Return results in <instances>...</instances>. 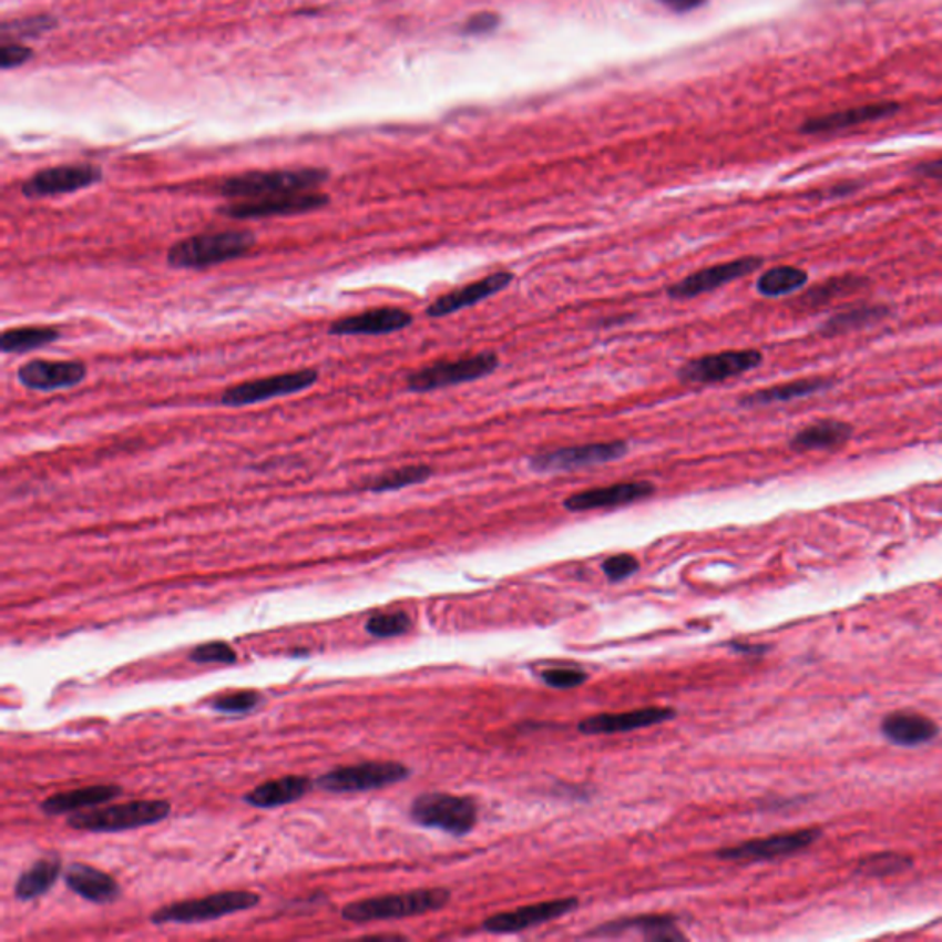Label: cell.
I'll return each mask as SVG.
<instances>
[{
	"label": "cell",
	"instance_id": "cell-19",
	"mask_svg": "<svg viewBox=\"0 0 942 942\" xmlns=\"http://www.w3.org/2000/svg\"><path fill=\"white\" fill-rule=\"evenodd\" d=\"M412 322L414 317L407 309L383 306L334 320L328 326V336H389L406 330Z\"/></svg>",
	"mask_w": 942,
	"mask_h": 942
},
{
	"label": "cell",
	"instance_id": "cell-18",
	"mask_svg": "<svg viewBox=\"0 0 942 942\" xmlns=\"http://www.w3.org/2000/svg\"><path fill=\"white\" fill-rule=\"evenodd\" d=\"M821 830L805 829L785 835L769 836L762 840L746 841L740 846L726 847L716 852L720 860H775L782 856L796 854L819 840Z\"/></svg>",
	"mask_w": 942,
	"mask_h": 942
},
{
	"label": "cell",
	"instance_id": "cell-36",
	"mask_svg": "<svg viewBox=\"0 0 942 942\" xmlns=\"http://www.w3.org/2000/svg\"><path fill=\"white\" fill-rule=\"evenodd\" d=\"M412 628V618L406 612H387L378 613L365 624L367 634L378 639H389V637H398L406 635Z\"/></svg>",
	"mask_w": 942,
	"mask_h": 942
},
{
	"label": "cell",
	"instance_id": "cell-2",
	"mask_svg": "<svg viewBox=\"0 0 942 942\" xmlns=\"http://www.w3.org/2000/svg\"><path fill=\"white\" fill-rule=\"evenodd\" d=\"M330 177L328 170L293 168L247 172L222 181L217 192L228 199H260L272 195L314 192Z\"/></svg>",
	"mask_w": 942,
	"mask_h": 942
},
{
	"label": "cell",
	"instance_id": "cell-9",
	"mask_svg": "<svg viewBox=\"0 0 942 942\" xmlns=\"http://www.w3.org/2000/svg\"><path fill=\"white\" fill-rule=\"evenodd\" d=\"M629 446L624 440L590 442V444L567 446L559 450L542 451L529 457V468L534 473H565V471L585 470L604 467L628 455Z\"/></svg>",
	"mask_w": 942,
	"mask_h": 942
},
{
	"label": "cell",
	"instance_id": "cell-25",
	"mask_svg": "<svg viewBox=\"0 0 942 942\" xmlns=\"http://www.w3.org/2000/svg\"><path fill=\"white\" fill-rule=\"evenodd\" d=\"M122 786L94 785L83 786L78 790L60 791L44 799L39 808L47 816H61V813L82 812L83 808H98L111 802L122 793Z\"/></svg>",
	"mask_w": 942,
	"mask_h": 942
},
{
	"label": "cell",
	"instance_id": "cell-22",
	"mask_svg": "<svg viewBox=\"0 0 942 942\" xmlns=\"http://www.w3.org/2000/svg\"><path fill=\"white\" fill-rule=\"evenodd\" d=\"M899 109V105L894 102L869 103V105L846 109V111H836V113L807 120L801 125V131L802 133H807V135L836 133V131L849 130V127H856V125L867 124V122L888 119L891 114L897 113Z\"/></svg>",
	"mask_w": 942,
	"mask_h": 942
},
{
	"label": "cell",
	"instance_id": "cell-6",
	"mask_svg": "<svg viewBox=\"0 0 942 942\" xmlns=\"http://www.w3.org/2000/svg\"><path fill=\"white\" fill-rule=\"evenodd\" d=\"M260 904V894L253 891H219L203 899L185 900L158 908L152 915L153 924H197L211 922L239 911L253 910Z\"/></svg>",
	"mask_w": 942,
	"mask_h": 942
},
{
	"label": "cell",
	"instance_id": "cell-40",
	"mask_svg": "<svg viewBox=\"0 0 942 942\" xmlns=\"http://www.w3.org/2000/svg\"><path fill=\"white\" fill-rule=\"evenodd\" d=\"M542 679L549 687L559 688V690H569L576 688L587 682V674L580 668L573 666H556L542 672Z\"/></svg>",
	"mask_w": 942,
	"mask_h": 942
},
{
	"label": "cell",
	"instance_id": "cell-15",
	"mask_svg": "<svg viewBox=\"0 0 942 942\" xmlns=\"http://www.w3.org/2000/svg\"><path fill=\"white\" fill-rule=\"evenodd\" d=\"M578 905L580 900L576 897L537 902V904L523 905L518 910L503 911L498 915L488 917L487 921L482 922L481 928L484 932L495 933V935L525 932L531 928L542 926L547 922L562 919V917L573 913L574 910H578Z\"/></svg>",
	"mask_w": 942,
	"mask_h": 942
},
{
	"label": "cell",
	"instance_id": "cell-35",
	"mask_svg": "<svg viewBox=\"0 0 942 942\" xmlns=\"http://www.w3.org/2000/svg\"><path fill=\"white\" fill-rule=\"evenodd\" d=\"M863 286H867L866 278L852 277V275L830 278L827 283L818 284V286L812 287V289H808V291L799 298V304H801L802 308H821V306H827V304L832 303V300L849 297L852 293L860 291V289H863Z\"/></svg>",
	"mask_w": 942,
	"mask_h": 942
},
{
	"label": "cell",
	"instance_id": "cell-28",
	"mask_svg": "<svg viewBox=\"0 0 942 942\" xmlns=\"http://www.w3.org/2000/svg\"><path fill=\"white\" fill-rule=\"evenodd\" d=\"M852 437V426L841 420H819V422L807 426L791 437L790 450L799 451H832L846 446Z\"/></svg>",
	"mask_w": 942,
	"mask_h": 942
},
{
	"label": "cell",
	"instance_id": "cell-39",
	"mask_svg": "<svg viewBox=\"0 0 942 942\" xmlns=\"http://www.w3.org/2000/svg\"><path fill=\"white\" fill-rule=\"evenodd\" d=\"M262 696L256 690H239V693L223 694L212 699V709L219 713H228V715H242L255 709L256 705L260 704Z\"/></svg>",
	"mask_w": 942,
	"mask_h": 942
},
{
	"label": "cell",
	"instance_id": "cell-30",
	"mask_svg": "<svg viewBox=\"0 0 942 942\" xmlns=\"http://www.w3.org/2000/svg\"><path fill=\"white\" fill-rule=\"evenodd\" d=\"M60 874L61 860L58 856L41 858V860L28 867L27 871L22 872L19 880H17L13 893L22 902L39 899V897H43V894L49 893L50 889L54 888Z\"/></svg>",
	"mask_w": 942,
	"mask_h": 942
},
{
	"label": "cell",
	"instance_id": "cell-41",
	"mask_svg": "<svg viewBox=\"0 0 942 942\" xmlns=\"http://www.w3.org/2000/svg\"><path fill=\"white\" fill-rule=\"evenodd\" d=\"M639 560L635 559L634 554H615L602 562V571L606 574L610 582H623L629 578L632 574L639 571Z\"/></svg>",
	"mask_w": 942,
	"mask_h": 942
},
{
	"label": "cell",
	"instance_id": "cell-34",
	"mask_svg": "<svg viewBox=\"0 0 942 942\" xmlns=\"http://www.w3.org/2000/svg\"><path fill=\"white\" fill-rule=\"evenodd\" d=\"M808 284V273L801 267L777 266L762 273L757 280V291L762 297H786Z\"/></svg>",
	"mask_w": 942,
	"mask_h": 942
},
{
	"label": "cell",
	"instance_id": "cell-24",
	"mask_svg": "<svg viewBox=\"0 0 942 942\" xmlns=\"http://www.w3.org/2000/svg\"><path fill=\"white\" fill-rule=\"evenodd\" d=\"M314 788V780L306 775H286L280 779L266 780L256 786L255 790L245 793L244 801L250 807L272 808L286 807L303 799Z\"/></svg>",
	"mask_w": 942,
	"mask_h": 942
},
{
	"label": "cell",
	"instance_id": "cell-12",
	"mask_svg": "<svg viewBox=\"0 0 942 942\" xmlns=\"http://www.w3.org/2000/svg\"><path fill=\"white\" fill-rule=\"evenodd\" d=\"M330 203V197L320 192H298V194L272 195L260 199H239L236 203L219 206L217 212L231 219H264L275 216H298L306 212L319 211Z\"/></svg>",
	"mask_w": 942,
	"mask_h": 942
},
{
	"label": "cell",
	"instance_id": "cell-29",
	"mask_svg": "<svg viewBox=\"0 0 942 942\" xmlns=\"http://www.w3.org/2000/svg\"><path fill=\"white\" fill-rule=\"evenodd\" d=\"M643 932L646 939L652 941H674L685 939L683 933L677 932L676 917L670 915H646L634 917V919H621V921L607 922L591 932V935H617V933Z\"/></svg>",
	"mask_w": 942,
	"mask_h": 942
},
{
	"label": "cell",
	"instance_id": "cell-10",
	"mask_svg": "<svg viewBox=\"0 0 942 942\" xmlns=\"http://www.w3.org/2000/svg\"><path fill=\"white\" fill-rule=\"evenodd\" d=\"M317 381H319V370L317 369L289 370V372H283V375L250 379V381H244V383L233 385V387L223 390L217 401L223 407L256 406L262 401L298 395L303 390L311 389Z\"/></svg>",
	"mask_w": 942,
	"mask_h": 942
},
{
	"label": "cell",
	"instance_id": "cell-33",
	"mask_svg": "<svg viewBox=\"0 0 942 942\" xmlns=\"http://www.w3.org/2000/svg\"><path fill=\"white\" fill-rule=\"evenodd\" d=\"M888 315L889 309L885 306H856V308L846 309V311H840L835 317H830L819 328V334L825 337L843 336L849 331L877 325L878 320L885 319Z\"/></svg>",
	"mask_w": 942,
	"mask_h": 942
},
{
	"label": "cell",
	"instance_id": "cell-8",
	"mask_svg": "<svg viewBox=\"0 0 942 942\" xmlns=\"http://www.w3.org/2000/svg\"><path fill=\"white\" fill-rule=\"evenodd\" d=\"M411 775L406 764L392 760H370V762L342 766L320 775L315 785L320 790L331 793H364V791L381 790L387 786L398 785Z\"/></svg>",
	"mask_w": 942,
	"mask_h": 942
},
{
	"label": "cell",
	"instance_id": "cell-42",
	"mask_svg": "<svg viewBox=\"0 0 942 942\" xmlns=\"http://www.w3.org/2000/svg\"><path fill=\"white\" fill-rule=\"evenodd\" d=\"M54 27V21L47 16L39 17H28V19H21V21L6 22L2 30H4V35H19V38H33V35H39V33L47 32L50 28Z\"/></svg>",
	"mask_w": 942,
	"mask_h": 942
},
{
	"label": "cell",
	"instance_id": "cell-20",
	"mask_svg": "<svg viewBox=\"0 0 942 942\" xmlns=\"http://www.w3.org/2000/svg\"><path fill=\"white\" fill-rule=\"evenodd\" d=\"M514 280V273H492V275H488V277L481 278L477 283L459 287V289H453V291L446 293L442 297L437 298L434 303L429 304L426 315L431 317V319H442V317L459 314L462 309L477 306L482 300L503 293L504 289H509L512 286Z\"/></svg>",
	"mask_w": 942,
	"mask_h": 942
},
{
	"label": "cell",
	"instance_id": "cell-47",
	"mask_svg": "<svg viewBox=\"0 0 942 942\" xmlns=\"http://www.w3.org/2000/svg\"><path fill=\"white\" fill-rule=\"evenodd\" d=\"M733 651L743 652V654H762L766 652V646L757 645H740V643H731Z\"/></svg>",
	"mask_w": 942,
	"mask_h": 942
},
{
	"label": "cell",
	"instance_id": "cell-13",
	"mask_svg": "<svg viewBox=\"0 0 942 942\" xmlns=\"http://www.w3.org/2000/svg\"><path fill=\"white\" fill-rule=\"evenodd\" d=\"M102 170L93 164H61L41 170L22 183V195L27 199H43L55 195L74 194L102 181Z\"/></svg>",
	"mask_w": 942,
	"mask_h": 942
},
{
	"label": "cell",
	"instance_id": "cell-7",
	"mask_svg": "<svg viewBox=\"0 0 942 942\" xmlns=\"http://www.w3.org/2000/svg\"><path fill=\"white\" fill-rule=\"evenodd\" d=\"M409 816L420 827L461 838L475 829L479 808L471 797L423 793L412 801Z\"/></svg>",
	"mask_w": 942,
	"mask_h": 942
},
{
	"label": "cell",
	"instance_id": "cell-16",
	"mask_svg": "<svg viewBox=\"0 0 942 942\" xmlns=\"http://www.w3.org/2000/svg\"><path fill=\"white\" fill-rule=\"evenodd\" d=\"M17 379L22 387L35 392H55L74 389L88 379V367L82 361H54V359H32L17 370Z\"/></svg>",
	"mask_w": 942,
	"mask_h": 942
},
{
	"label": "cell",
	"instance_id": "cell-14",
	"mask_svg": "<svg viewBox=\"0 0 942 942\" xmlns=\"http://www.w3.org/2000/svg\"><path fill=\"white\" fill-rule=\"evenodd\" d=\"M762 266L764 260L758 256H746V258H738V260L716 264V266L705 267V269H699V272L682 278L679 283L672 284L666 289V295L672 300H690V298L699 297L705 293L716 291L726 284L735 283L738 278L748 277Z\"/></svg>",
	"mask_w": 942,
	"mask_h": 942
},
{
	"label": "cell",
	"instance_id": "cell-27",
	"mask_svg": "<svg viewBox=\"0 0 942 942\" xmlns=\"http://www.w3.org/2000/svg\"><path fill=\"white\" fill-rule=\"evenodd\" d=\"M835 379L829 378H802L788 383L774 385L766 389H758L749 395H744L738 398L740 407H766L774 403H785V401L801 400L807 396L818 395L823 390L830 389L835 385Z\"/></svg>",
	"mask_w": 942,
	"mask_h": 942
},
{
	"label": "cell",
	"instance_id": "cell-44",
	"mask_svg": "<svg viewBox=\"0 0 942 942\" xmlns=\"http://www.w3.org/2000/svg\"><path fill=\"white\" fill-rule=\"evenodd\" d=\"M32 50L28 49V47H22V44L16 43H4L2 44V52H0L2 69L21 66L22 63H27V61L32 58Z\"/></svg>",
	"mask_w": 942,
	"mask_h": 942
},
{
	"label": "cell",
	"instance_id": "cell-45",
	"mask_svg": "<svg viewBox=\"0 0 942 942\" xmlns=\"http://www.w3.org/2000/svg\"><path fill=\"white\" fill-rule=\"evenodd\" d=\"M659 2L676 13H687L705 4V0H659Z\"/></svg>",
	"mask_w": 942,
	"mask_h": 942
},
{
	"label": "cell",
	"instance_id": "cell-11",
	"mask_svg": "<svg viewBox=\"0 0 942 942\" xmlns=\"http://www.w3.org/2000/svg\"><path fill=\"white\" fill-rule=\"evenodd\" d=\"M764 356L760 350H724V352L707 354L694 358L677 369V379L687 385L721 383L727 379L751 372L760 367Z\"/></svg>",
	"mask_w": 942,
	"mask_h": 942
},
{
	"label": "cell",
	"instance_id": "cell-26",
	"mask_svg": "<svg viewBox=\"0 0 942 942\" xmlns=\"http://www.w3.org/2000/svg\"><path fill=\"white\" fill-rule=\"evenodd\" d=\"M882 735L897 746H922L932 743L939 735V727L932 718L917 713H893L882 721Z\"/></svg>",
	"mask_w": 942,
	"mask_h": 942
},
{
	"label": "cell",
	"instance_id": "cell-3",
	"mask_svg": "<svg viewBox=\"0 0 942 942\" xmlns=\"http://www.w3.org/2000/svg\"><path fill=\"white\" fill-rule=\"evenodd\" d=\"M451 893L444 888L414 889L406 893L383 894L375 899L359 900L345 905L341 917L345 921L364 922L395 921L407 917L426 915L444 910L450 904Z\"/></svg>",
	"mask_w": 942,
	"mask_h": 942
},
{
	"label": "cell",
	"instance_id": "cell-31",
	"mask_svg": "<svg viewBox=\"0 0 942 942\" xmlns=\"http://www.w3.org/2000/svg\"><path fill=\"white\" fill-rule=\"evenodd\" d=\"M433 477V468L428 464H409V467L395 468L365 481L358 490L369 493L398 492L403 488L418 487L428 482Z\"/></svg>",
	"mask_w": 942,
	"mask_h": 942
},
{
	"label": "cell",
	"instance_id": "cell-37",
	"mask_svg": "<svg viewBox=\"0 0 942 942\" xmlns=\"http://www.w3.org/2000/svg\"><path fill=\"white\" fill-rule=\"evenodd\" d=\"M910 866V858L894 854V852H883V854L869 856L866 860H861L858 872L867 877H889L894 872L905 871Z\"/></svg>",
	"mask_w": 942,
	"mask_h": 942
},
{
	"label": "cell",
	"instance_id": "cell-1",
	"mask_svg": "<svg viewBox=\"0 0 942 942\" xmlns=\"http://www.w3.org/2000/svg\"><path fill=\"white\" fill-rule=\"evenodd\" d=\"M256 234L250 231H216L181 239L172 245L166 262L174 269H206V267L238 260L255 249Z\"/></svg>",
	"mask_w": 942,
	"mask_h": 942
},
{
	"label": "cell",
	"instance_id": "cell-38",
	"mask_svg": "<svg viewBox=\"0 0 942 942\" xmlns=\"http://www.w3.org/2000/svg\"><path fill=\"white\" fill-rule=\"evenodd\" d=\"M188 659L197 665H206V663L234 665L238 661V652L225 641H211V643L195 646L194 651L190 652Z\"/></svg>",
	"mask_w": 942,
	"mask_h": 942
},
{
	"label": "cell",
	"instance_id": "cell-46",
	"mask_svg": "<svg viewBox=\"0 0 942 942\" xmlns=\"http://www.w3.org/2000/svg\"><path fill=\"white\" fill-rule=\"evenodd\" d=\"M915 174L922 175V177H930V180H942V158L917 166Z\"/></svg>",
	"mask_w": 942,
	"mask_h": 942
},
{
	"label": "cell",
	"instance_id": "cell-5",
	"mask_svg": "<svg viewBox=\"0 0 942 942\" xmlns=\"http://www.w3.org/2000/svg\"><path fill=\"white\" fill-rule=\"evenodd\" d=\"M499 369V356L495 352H479L462 356L457 359H444L414 370L407 376L406 387L409 392L426 395L434 390L457 387V385L473 383L488 378Z\"/></svg>",
	"mask_w": 942,
	"mask_h": 942
},
{
	"label": "cell",
	"instance_id": "cell-4",
	"mask_svg": "<svg viewBox=\"0 0 942 942\" xmlns=\"http://www.w3.org/2000/svg\"><path fill=\"white\" fill-rule=\"evenodd\" d=\"M172 805L161 799H141V801L122 802L114 807L82 810L71 813L66 825L74 830L85 832H125V830L142 829L158 823L168 818Z\"/></svg>",
	"mask_w": 942,
	"mask_h": 942
},
{
	"label": "cell",
	"instance_id": "cell-43",
	"mask_svg": "<svg viewBox=\"0 0 942 942\" xmlns=\"http://www.w3.org/2000/svg\"><path fill=\"white\" fill-rule=\"evenodd\" d=\"M498 27L499 17L495 13H477L462 24V32L467 35H482L493 32Z\"/></svg>",
	"mask_w": 942,
	"mask_h": 942
},
{
	"label": "cell",
	"instance_id": "cell-32",
	"mask_svg": "<svg viewBox=\"0 0 942 942\" xmlns=\"http://www.w3.org/2000/svg\"><path fill=\"white\" fill-rule=\"evenodd\" d=\"M58 339H61V331L54 326H17L2 331L0 350L2 354H24L49 347Z\"/></svg>",
	"mask_w": 942,
	"mask_h": 942
},
{
	"label": "cell",
	"instance_id": "cell-23",
	"mask_svg": "<svg viewBox=\"0 0 942 942\" xmlns=\"http://www.w3.org/2000/svg\"><path fill=\"white\" fill-rule=\"evenodd\" d=\"M65 883L78 897L93 904H111L122 894L119 882L111 874L85 863H72L66 869Z\"/></svg>",
	"mask_w": 942,
	"mask_h": 942
},
{
	"label": "cell",
	"instance_id": "cell-21",
	"mask_svg": "<svg viewBox=\"0 0 942 942\" xmlns=\"http://www.w3.org/2000/svg\"><path fill=\"white\" fill-rule=\"evenodd\" d=\"M676 715V710L670 707H645V709L628 710V713H604V715L590 716L580 721L578 731L590 737L637 731V729L659 726L663 721L674 720Z\"/></svg>",
	"mask_w": 942,
	"mask_h": 942
},
{
	"label": "cell",
	"instance_id": "cell-17",
	"mask_svg": "<svg viewBox=\"0 0 942 942\" xmlns=\"http://www.w3.org/2000/svg\"><path fill=\"white\" fill-rule=\"evenodd\" d=\"M656 493V484L651 481L615 482L610 487L590 488L564 499L567 512H591V510L617 509L626 504L639 503Z\"/></svg>",
	"mask_w": 942,
	"mask_h": 942
}]
</instances>
